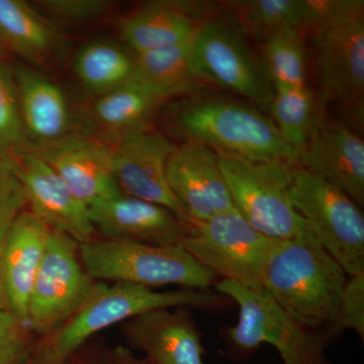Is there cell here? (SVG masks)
I'll list each match as a JSON object with an SVG mask.
<instances>
[{
	"label": "cell",
	"instance_id": "cell-12",
	"mask_svg": "<svg viewBox=\"0 0 364 364\" xmlns=\"http://www.w3.org/2000/svg\"><path fill=\"white\" fill-rule=\"evenodd\" d=\"M316 65L324 102L363 105L364 93L363 13L315 33Z\"/></svg>",
	"mask_w": 364,
	"mask_h": 364
},
{
	"label": "cell",
	"instance_id": "cell-4",
	"mask_svg": "<svg viewBox=\"0 0 364 364\" xmlns=\"http://www.w3.org/2000/svg\"><path fill=\"white\" fill-rule=\"evenodd\" d=\"M215 289L239 306L238 322L223 335L228 358L244 360L267 343L279 352L284 364H332L323 333L289 317L262 287L221 279Z\"/></svg>",
	"mask_w": 364,
	"mask_h": 364
},
{
	"label": "cell",
	"instance_id": "cell-33",
	"mask_svg": "<svg viewBox=\"0 0 364 364\" xmlns=\"http://www.w3.org/2000/svg\"><path fill=\"white\" fill-rule=\"evenodd\" d=\"M28 328L9 311H0V364H28L36 344Z\"/></svg>",
	"mask_w": 364,
	"mask_h": 364
},
{
	"label": "cell",
	"instance_id": "cell-7",
	"mask_svg": "<svg viewBox=\"0 0 364 364\" xmlns=\"http://www.w3.org/2000/svg\"><path fill=\"white\" fill-rule=\"evenodd\" d=\"M289 196L314 236L346 274H364L361 208L339 189L299 165L291 174Z\"/></svg>",
	"mask_w": 364,
	"mask_h": 364
},
{
	"label": "cell",
	"instance_id": "cell-37",
	"mask_svg": "<svg viewBox=\"0 0 364 364\" xmlns=\"http://www.w3.org/2000/svg\"><path fill=\"white\" fill-rule=\"evenodd\" d=\"M0 311H9V303L4 284V270H2V244L0 243Z\"/></svg>",
	"mask_w": 364,
	"mask_h": 364
},
{
	"label": "cell",
	"instance_id": "cell-30",
	"mask_svg": "<svg viewBox=\"0 0 364 364\" xmlns=\"http://www.w3.org/2000/svg\"><path fill=\"white\" fill-rule=\"evenodd\" d=\"M26 140L14 70L0 57V149H18Z\"/></svg>",
	"mask_w": 364,
	"mask_h": 364
},
{
	"label": "cell",
	"instance_id": "cell-35",
	"mask_svg": "<svg viewBox=\"0 0 364 364\" xmlns=\"http://www.w3.org/2000/svg\"><path fill=\"white\" fill-rule=\"evenodd\" d=\"M105 364H151L145 358H138L129 347L117 346L107 351Z\"/></svg>",
	"mask_w": 364,
	"mask_h": 364
},
{
	"label": "cell",
	"instance_id": "cell-19",
	"mask_svg": "<svg viewBox=\"0 0 364 364\" xmlns=\"http://www.w3.org/2000/svg\"><path fill=\"white\" fill-rule=\"evenodd\" d=\"M51 230L38 215L25 210L14 221L2 243V270L9 311L26 327L33 282Z\"/></svg>",
	"mask_w": 364,
	"mask_h": 364
},
{
	"label": "cell",
	"instance_id": "cell-22",
	"mask_svg": "<svg viewBox=\"0 0 364 364\" xmlns=\"http://www.w3.org/2000/svg\"><path fill=\"white\" fill-rule=\"evenodd\" d=\"M193 37L179 44L134 55L135 65L131 80L163 102L196 90L198 80L191 62Z\"/></svg>",
	"mask_w": 364,
	"mask_h": 364
},
{
	"label": "cell",
	"instance_id": "cell-25",
	"mask_svg": "<svg viewBox=\"0 0 364 364\" xmlns=\"http://www.w3.org/2000/svg\"><path fill=\"white\" fill-rule=\"evenodd\" d=\"M164 102L131 80L100 95L93 105L92 114L98 123L119 135L146 127L148 119Z\"/></svg>",
	"mask_w": 364,
	"mask_h": 364
},
{
	"label": "cell",
	"instance_id": "cell-28",
	"mask_svg": "<svg viewBox=\"0 0 364 364\" xmlns=\"http://www.w3.org/2000/svg\"><path fill=\"white\" fill-rule=\"evenodd\" d=\"M301 0H240L228 2L234 23L243 33L264 39L282 28H301Z\"/></svg>",
	"mask_w": 364,
	"mask_h": 364
},
{
	"label": "cell",
	"instance_id": "cell-1",
	"mask_svg": "<svg viewBox=\"0 0 364 364\" xmlns=\"http://www.w3.org/2000/svg\"><path fill=\"white\" fill-rule=\"evenodd\" d=\"M348 275L312 231L277 241L261 287L294 321L322 331L337 316Z\"/></svg>",
	"mask_w": 364,
	"mask_h": 364
},
{
	"label": "cell",
	"instance_id": "cell-13",
	"mask_svg": "<svg viewBox=\"0 0 364 364\" xmlns=\"http://www.w3.org/2000/svg\"><path fill=\"white\" fill-rule=\"evenodd\" d=\"M31 212L54 231L79 244L95 240L90 208L67 188L55 170L28 145L14 150Z\"/></svg>",
	"mask_w": 364,
	"mask_h": 364
},
{
	"label": "cell",
	"instance_id": "cell-38",
	"mask_svg": "<svg viewBox=\"0 0 364 364\" xmlns=\"http://www.w3.org/2000/svg\"><path fill=\"white\" fill-rule=\"evenodd\" d=\"M1 49H2L1 45H0V50H1Z\"/></svg>",
	"mask_w": 364,
	"mask_h": 364
},
{
	"label": "cell",
	"instance_id": "cell-31",
	"mask_svg": "<svg viewBox=\"0 0 364 364\" xmlns=\"http://www.w3.org/2000/svg\"><path fill=\"white\" fill-rule=\"evenodd\" d=\"M345 330H353L364 341V274L348 277L336 318L321 332L331 344Z\"/></svg>",
	"mask_w": 364,
	"mask_h": 364
},
{
	"label": "cell",
	"instance_id": "cell-29",
	"mask_svg": "<svg viewBox=\"0 0 364 364\" xmlns=\"http://www.w3.org/2000/svg\"><path fill=\"white\" fill-rule=\"evenodd\" d=\"M28 205L14 150L0 149V243Z\"/></svg>",
	"mask_w": 364,
	"mask_h": 364
},
{
	"label": "cell",
	"instance_id": "cell-24",
	"mask_svg": "<svg viewBox=\"0 0 364 364\" xmlns=\"http://www.w3.org/2000/svg\"><path fill=\"white\" fill-rule=\"evenodd\" d=\"M134 65V54L121 46L104 41L81 48L74 60L76 76L98 97L131 81Z\"/></svg>",
	"mask_w": 364,
	"mask_h": 364
},
{
	"label": "cell",
	"instance_id": "cell-3",
	"mask_svg": "<svg viewBox=\"0 0 364 364\" xmlns=\"http://www.w3.org/2000/svg\"><path fill=\"white\" fill-rule=\"evenodd\" d=\"M174 126L188 142L246 162H289L299 157L277 124L250 102L234 98H193L177 109Z\"/></svg>",
	"mask_w": 364,
	"mask_h": 364
},
{
	"label": "cell",
	"instance_id": "cell-36",
	"mask_svg": "<svg viewBox=\"0 0 364 364\" xmlns=\"http://www.w3.org/2000/svg\"><path fill=\"white\" fill-rule=\"evenodd\" d=\"M82 349L83 347L62 364H105L107 351L102 352L97 356H86L83 355Z\"/></svg>",
	"mask_w": 364,
	"mask_h": 364
},
{
	"label": "cell",
	"instance_id": "cell-17",
	"mask_svg": "<svg viewBox=\"0 0 364 364\" xmlns=\"http://www.w3.org/2000/svg\"><path fill=\"white\" fill-rule=\"evenodd\" d=\"M299 165L364 207V143L346 124L318 119Z\"/></svg>",
	"mask_w": 364,
	"mask_h": 364
},
{
	"label": "cell",
	"instance_id": "cell-27",
	"mask_svg": "<svg viewBox=\"0 0 364 364\" xmlns=\"http://www.w3.org/2000/svg\"><path fill=\"white\" fill-rule=\"evenodd\" d=\"M263 40L262 64L273 90L306 86V54L301 31L282 26Z\"/></svg>",
	"mask_w": 364,
	"mask_h": 364
},
{
	"label": "cell",
	"instance_id": "cell-23",
	"mask_svg": "<svg viewBox=\"0 0 364 364\" xmlns=\"http://www.w3.org/2000/svg\"><path fill=\"white\" fill-rule=\"evenodd\" d=\"M51 26L21 0H0V45L43 63L56 45Z\"/></svg>",
	"mask_w": 364,
	"mask_h": 364
},
{
	"label": "cell",
	"instance_id": "cell-11",
	"mask_svg": "<svg viewBox=\"0 0 364 364\" xmlns=\"http://www.w3.org/2000/svg\"><path fill=\"white\" fill-rule=\"evenodd\" d=\"M109 147L112 173L123 195L162 205L184 224L191 225L188 214L167 182V161L176 144L144 127L119 134Z\"/></svg>",
	"mask_w": 364,
	"mask_h": 364
},
{
	"label": "cell",
	"instance_id": "cell-5",
	"mask_svg": "<svg viewBox=\"0 0 364 364\" xmlns=\"http://www.w3.org/2000/svg\"><path fill=\"white\" fill-rule=\"evenodd\" d=\"M79 255L97 282H129L155 289L165 286L210 289L219 279L181 245L95 239L79 244Z\"/></svg>",
	"mask_w": 364,
	"mask_h": 364
},
{
	"label": "cell",
	"instance_id": "cell-18",
	"mask_svg": "<svg viewBox=\"0 0 364 364\" xmlns=\"http://www.w3.org/2000/svg\"><path fill=\"white\" fill-rule=\"evenodd\" d=\"M88 208L95 232L111 240L176 246L191 226L168 208L133 196L122 195Z\"/></svg>",
	"mask_w": 364,
	"mask_h": 364
},
{
	"label": "cell",
	"instance_id": "cell-2",
	"mask_svg": "<svg viewBox=\"0 0 364 364\" xmlns=\"http://www.w3.org/2000/svg\"><path fill=\"white\" fill-rule=\"evenodd\" d=\"M232 304L231 299L212 289L159 291L129 282H97L80 310L42 343L36 345L28 364L65 363L97 333L150 311L176 306L218 311Z\"/></svg>",
	"mask_w": 364,
	"mask_h": 364
},
{
	"label": "cell",
	"instance_id": "cell-34",
	"mask_svg": "<svg viewBox=\"0 0 364 364\" xmlns=\"http://www.w3.org/2000/svg\"><path fill=\"white\" fill-rule=\"evenodd\" d=\"M39 4L58 20L72 23L98 18L109 6V2L105 0H44Z\"/></svg>",
	"mask_w": 364,
	"mask_h": 364
},
{
	"label": "cell",
	"instance_id": "cell-9",
	"mask_svg": "<svg viewBox=\"0 0 364 364\" xmlns=\"http://www.w3.org/2000/svg\"><path fill=\"white\" fill-rule=\"evenodd\" d=\"M191 62L198 82L233 91L251 104L269 109L274 97L272 82L234 23L224 20L203 23L193 39Z\"/></svg>",
	"mask_w": 364,
	"mask_h": 364
},
{
	"label": "cell",
	"instance_id": "cell-10",
	"mask_svg": "<svg viewBox=\"0 0 364 364\" xmlns=\"http://www.w3.org/2000/svg\"><path fill=\"white\" fill-rule=\"evenodd\" d=\"M97 282L86 272L79 243L51 230L31 294L28 328L48 337L85 305Z\"/></svg>",
	"mask_w": 364,
	"mask_h": 364
},
{
	"label": "cell",
	"instance_id": "cell-32",
	"mask_svg": "<svg viewBox=\"0 0 364 364\" xmlns=\"http://www.w3.org/2000/svg\"><path fill=\"white\" fill-rule=\"evenodd\" d=\"M301 30L316 33L363 13V0H301Z\"/></svg>",
	"mask_w": 364,
	"mask_h": 364
},
{
	"label": "cell",
	"instance_id": "cell-26",
	"mask_svg": "<svg viewBox=\"0 0 364 364\" xmlns=\"http://www.w3.org/2000/svg\"><path fill=\"white\" fill-rule=\"evenodd\" d=\"M269 109L280 135L299 160L320 119L312 91L308 86L275 90Z\"/></svg>",
	"mask_w": 364,
	"mask_h": 364
},
{
	"label": "cell",
	"instance_id": "cell-15",
	"mask_svg": "<svg viewBox=\"0 0 364 364\" xmlns=\"http://www.w3.org/2000/svg\"><path fill=\"white\" fill-rule=\"evenodd\" d=\"M166 177L191 224L236 210L218 155L205 146L191 142L176 146L167 161Z\"/></svg>",
	"mask_w": 364,
	"mask_h": 364
},
{
	"label": "cell",
	"instance_id": "cell-6",
	"mask_svg": "<svg viewBox=\"0 0 364 364\" xmlns=\"http://www.w3.org/2000/svg\"><path fill=\"white\" fill-rule=\"evenodd\" d=\"M218 159L235 208L254 229L279 241L310 230L289 196L291 174L299 164L246 162L223 155Z\"/></svg>",
	"mask_w": 364,
	"mask_h": 364
},
{
	"label": "cell",
	"instance_id": "cell-8",
	"mask_svg": "<svg viewBox=\"0 0 364 364\" xmlns=\"http://www.w3.org/2000/svg\"><path fill=\"white\" fill-rule=\"evenodd\" d=\"M277 241L254 229L235 210L193 223L179 245L218 277L261 287L265 263Z\"/></svg>",
	"mask_w": 364,
	"mask_h": 364
},
{
	"label": "cell",
	"instance_id": "cell-20",
	"mask_svg": "<svg viewBox=\"0 0 364 364\" xmlns=\"http://www.w3.org/2000/svg\"><path fill=\"white\" fill-rule=\"evenodd\" d=\"M26 136L33 147L48 145L69 135L70 111L63 91L35 69H13Z\"/></svg>",
	"mask_w": 364,
	"mask_h": 364
},
{
	"label": "cell",
	"instance_id": "cell-16",
	"mask_svg": "<svg viewBox=\"0 0 364 364\" xmlns=\"http://www.w3.org/2000/svg\"><path fill=\"white\" fill-rule=\"evenodd\" d=\"M129 348L151 364H205L203 336L188 306L159 309L122 323Z\"/></svg>",
	"mask_w": 364,
	"mask_h": 364
},
{
	"label": "cell",
	"instance_id": "cell-21",
	"mask_svg": "<svg viewBox=\"0 0 364 364\" xmlns=\"http://www.w3.org/2000/svg\"><path fill=\"white\" fill-rule=\"evenodd\" d=\"M202 23L186 6L156 1L146 4L122 23V37L134 55L191 40Z\"/></svg>",
	"mask_w": 364,
	"mask_h": 364
},
{
	"label": "cell",
	"instance_id": "cell-14",
	"mask_svg": "<svg viewBox=\"0 0 364 364\" xmlns=\"http://www.w3.org/2000/svg\"><path fill=\"white\" fill-rule=\"evenodd\" d=\"M28 146L88 208L123 195L112 173L109 144L69 134L48 145Z\"/></svg>",
	"mask_w": 364,
	"mask_h": 364
}]
</instances>
